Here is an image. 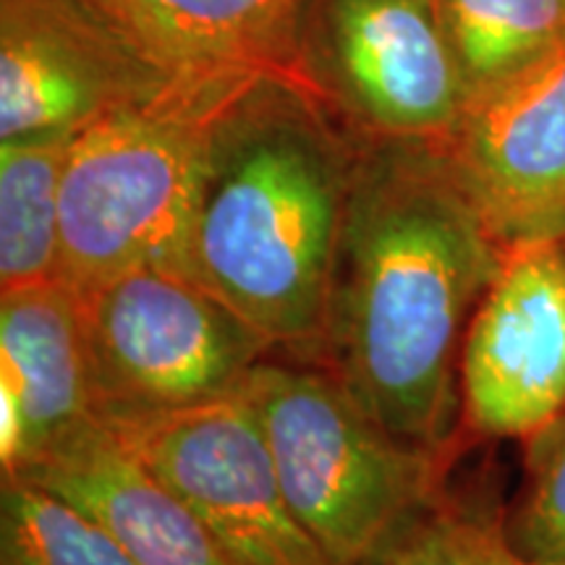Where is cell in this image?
Wrapping results in <instances>:
<instances>
[{
	"label": "cell",
	"mask_w": 565,
	"mask_h": 565,
	"mask_svg": "<svg viewBox=\"0 0 565 565\" xmlns=\"http://www.w3.org/2000/svg\"><path fill=\"white\" fill-rule=\"evenodd\" d=\"M74 134L0 141V286L58 278L61 186Z\"/></svg>",
	"instance_id": "obj_14"
},
{
	"label": "cell",
	"mask_w": 565,
	"mask_h": 565,
	"mask_svg": "<svg viewBox=\"0 0 565 565\" xmlns=\"http://www.w3.org/2000/svg\"><path fill=\"white\" fill-rule=\"evenodd\" d=\"M505 536L524 561L565 557V412L529 437L524 490Z\"/></svg>",
	"instance_id": "obj_18"
},
{
	"label": "cell",
	"mask_w": 565,
	"mask_h": 565,
	"mask_svg": "<svg viewBox=\"0 0 565 565\" xmlns=\"http://www.w3.org/2000/svg\"><path fill=\"white\" fill-rule=\"evenodd\" d=\"M437 9L471 97L565 42V0H437Z\"/></svg>",
	"instance_id": "obj_15"
},
{
	"label": "cell",
	"mask_w": 565,
	"mask_h": 565,
	"mask_svg": "<svg viewBox=\"0 0 565 565\" xmlns=\"http://www.w3.org/2000/svg\"><path fill=\"white\" fill-rule=\"evenodd\" d=\"M362 137L315 92L259 79L212 131L181 273L273 349L324 345Z\"/></svg>",
	"instance_id": "obj_2"
},
{
	"label": "cell",
	"mask_w": 565,
	"mask_h": 565,
	"mask_svg": "<svg viewBox=\"0 0 565 565\" xmlns=\"http://www.w3.org/2000/svg\"><path fill=\"white\" fill-rule=\"evenodd\" d=\"M259 79L171 82L76 131L61 186L58 280L84 291L139 267L181 273L212 131Z\"/></svg>",
	"instance_id": "obj_3"
},
{
	"label": "cell",
	"mask_w": 565,
	"mask_h": 565,
	"mask_svg": "<svg viewBox=\"0 0 565 565\" xmlns=\"http://www.w3.org/2000/svg\"><path fill=\"white\" fill-rule=\"evenodd\" d=\"M0 565H137L113 536L58 494L3 479Z\"/></svg>",
	"instance_id": "obj_16"
},
{
	"label": "cell",
	"mask_w": 565,
	"mask_h": 565,
	"mask_svg": "<svg viewBox=\"0 0 565 565\" xmlns=\"http://www.w3.org/2000/svg\"><path fill=\"white\" fill-rule=\"evenodd\" d=\"M503 246L443 147L362 141L324 345L338 383L398 440L448 456L463 338Z\"/></svg>",
	"instance_id": "obj_1"
},
{
	"label": "cell",
	"mask_w": 565,
	"mask_h": 565,
	"mask_svg": "<svg viewBox=\"0 0 565 565\" xmlns=\"http://www.w3.org/2000/svg\"><path fill=\"white\" fill-rule=\"evenodd\" d=\"M0 383L13 387L26 416V450L19 469L100 419L92 404L79 296L63 280L3 288Z\"/></svg>",
	"instance_id": "obj_13"
},
{
	"label": "cell",
	"mask_w": 565,
	"mask_h": 565,
	"mask_svg": "<svg viewBox=\"0 0 565 565\" xmlns=\"http://www.w3.org/2000/svg\"><path fill=\"white\" fill-rule=\"evenodd\" d=\"M359 565H521V555L505 526L437 490Z\"/></svg>",
	"instance_id": "obj_17"
},
{
	"label": "cell",
	"mask_w": 565,
	"mask_h": 565,
	"mask_svg": "<svg viewBox=\"0 0 565 565\" xmlns=\"http://www.w3.org/2000/svg\"><path fill=\"white\" fill-rule=\"evenodd\" d=\"M11 477L58 494L105 529L137 565H238L103 419L42 450Z\"/></svg>",
	"instance_id": "obj_12"
},
{
	"label": "cell",
	"mask_w": 565,
	"mask_h": 565,
	"mask_svg": "<svg viewBox=\"0 0 565 565\" xmlns=\"http://www.w3.org/2000/svg\"><path fill=\"white\" fill-rule=\"evenodd\" d=\"M171 82L263 76L309 92L303 40L315 0H87ZM320 97V95H317Z\"/></svg>",
	"instance_id": "obj_11"
},
{
	"label": "cell",
	"mask_w": 565,
	"mask_h": 565,
	"mask_svg": "<svg viewBox=\"0 0 565 565\" xmlns=\"http://www.w3.org/2000/svg\"><path fill=\"white\" fill-rule=\"evenodd\" d=\"M565 412V238L503 246L461 351V422L532 437Z\"/></svg>",
	"instance_id": "obj_8"
},
{
	"label": "cell",
	"mask_w": 565,
	"mask_h": 565,
	"mask_svg": "<svg viewBox=\"0 0 565 565\" xmlns=\"http://www.w3.org/2000/svg\"><path fill=\"white\" fill-rule=\"evenodd\" d=\"M443 152L500 244L565 238V42L471 97Z\"/></svg>",
	"instance_id": "obj_10"
},
{
	"label": "cell",
	"mask_w": 565,
	"mask_h": 565,
	"mask_svg": "<svg viewBox=\"0 0 565 565\" xmlns=\"http://www.w3.org/2000/svg\"><path fill=\"white\" fill-rule=\"evenodd\" d=\"M110 427L238 565H330L282 498L263 422L244 387Z\"/></svg>",
	"instance_id": "obj_7"
},
{
	"label": "cell",
	"mask_w": 565,
	"mask_h": 565,
	"mask_svg": "<svg viewBox=\"0 0 565 565\" xmlns=\"http://www.w3.org/2000/svg\"><path fill=\"white\" fill-rule=\"evenodd\" d=\"M282 498L330 565H359L440 490L445 454L380 427L333 372L265 362L246 377Z\"/></svg>",
	"instance_id": "obj_4"
},
{
	"label": "cell",
	"mask_w": 565,
	"mask_h": 565,
	"mask_svg": "<svg viewBox=\"0 0 565 565\" xmlns=\"http://www.w3.org/2000/svg\"><path fill=\"white\" fill-rule=\"evenodd\" d=\"M521 565H565V557H555V561H524L521 557Z\"/></svg>",
	"instance_id": "obj_19"
},
{
	"label": "cell",
	"mask_w": 565,
	"mask_h": 565,
	"mask_svg": "<svg viewBox=\"0 0 565 565\" xmlns=\"http://www.w3.org/2000/svg\"><path fill=\"white\" fill-rule=\"evenodd\" d=\"M303 66L366 141L443 147L469 108L437 0H315Z\"/></svg>",
	"instance_id": "obj_6"
},
{
	"label": "cell",
	"mask_w": 565,
	"mask_h": 565,
	"mask_svg": "<svg viewBox=\"0 0 565 565\" xmlns=\"http://www.w3.org/2000/svg\"><path fill=\"white\" fill-rule=\"evenodd\" d=\"M95 414L118 424L242 391L273 349L202 282L139 267L76 291Z\"/></svg>",
	"instance_id": "obj_5"
},
{
	"label": "cell",
	"mask_w": 565,
	"mask_h": 565,
	"mask_svg": "<svg viewBox=\"0 0 565 565\" xmlns=\"http://www.w3.org/2000/svg\"><path fill=\"white\" fill-rule=\"evenodd\" d=\"M168 84L87 0H0V141L76 134Z\"/></svg>",
	"instance_id": "obj_9"
}]
</instances>
